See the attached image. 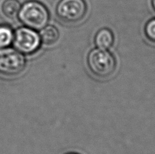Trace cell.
Segmentation results:
<instances>
[{
    "label": "cell",
    "instance_id": "6da1fadb",
    "mask_svg": "<svg viewBox=\"0 0 155 154\" xmlns=\"http://www.w3.org/2000/svg\"><path fill=\"white\" fill-rule=\"evenodd\" d=\"M87 65L93 75L106 79L114 73L116 67L114 55L106 50L93 49L88 54Z\"/></svg>",
    "mask_w": 155,
    "mask_h": 154
},
{
    "label": "cell",
    "instance_id": "7a4b0ae2",
    "mask_svg": "<svg viewBox=\"0 0 155 154\" xmlns=\"http://www.w3.org/2000/svg\"><path fill=\"white\" fill-rule=\"evenodd\" d=\"M18 18L25 26L34 30H41L46 26L49 20L47 8L40 2L29 1L22 5Z\"/></svg>",
    "mask_w": 155,
    "mask_h": 154
},
{
    "label": "cell",
    "instance_id": "3957f363",
    "mask_svg": "<svg viewBox=\"0 0 155 154\" xmlns=\"http://www.w3.org/2000/svg\"><path fill=\"white\" fill-rule=\"evenodd\" d=\"M26 66L23 54L15 48H0V74L15 76L22 73Z\"/></svg>",
    "mask_w": 155,
    "mask_h": 154
},
{
    "label": "cell",
    "instance_id": "277c9868",
    "mask_svg": "<svg viewBox=\"0 0 155 154\" xmlns=\"http://www.w3.org/2000/svg\"><path fill=\"white\" fill-rule=\"evenodd\" d=\"M87 10L84 0H61L56 13L61 21L67 24H75L82 21Z\"/></svg>",
    "mask_w": 155,
    "mask_h": 154
},
{
    "label": "cell",
    "instance_id": "5b68a950",
    "mask_svg": "<svg viewBox=\"0 0 155 154\" xmlns=\"http://www.w3.org/2000/svg\"><path fill=\"white\" fill-rule=\"evenodd\" d=\"M12 43L15 48L22 54H31L39 50L41 42L40 35L34 29L23 27L14 33Z\"/></svg>",
    "mask_w": 155,
    "mask_h": 154
},
{
    "label": "cell",
    "instance_id": "8992f818",
    "mask_svg": "<svg viewBox=\"0 0 155 154\" xmlns=\"http://www.w3.org/2000/svg\"><path fill=\"white\" fill-rule=\"evenodd\" d=\"M95 44L99 49L107 50L114 42V37L111 30L104 28L97 33L95 37Z\"/></svg>",
    "mask_w": 155,
    "mask_h": 154
},
{
    "label": "cell",
    "instance_id": "52a82bcc",
    "mask_svg": "<svg viewBox=\"0 0 155 154\" xmlns=\"http://www.w3.org/2000/svg\"><path fill=\"white\" fill-rule=\"evenodd\" d=\"M41 42L46 46H52L59 39V32L56 27L48 25L41 29L40 34Z\"/></svg>",
    "mask_w": 155,
    "mask_h": 154
},
{
    "label": "cell",
    "instance_id": "ba28073f",
    "mask_svg": "<svg viewBox=\"0 0 155 154\" xmlns=\"http://www.w3.org/2000/svg\"><path fill=\"white\" fill-rule=\"evenodd\" d=\"M20 9L21 4L17 0H5L2 5L3 14L10 19L17 17Z\"/></svg>",
    "mask_w": 155,
    "mask_h": 154
},
{
    "label": "cell",
    "instance_id": "9c48e42d",
    "mask_svg": "<svg viewBox=\"0 0 155 154\" xmlns=\"http://www.w3.org/2000/svg\"><path fill=\"white\" fill-rule=\"evenodd\" d=\"M14 39L12 29L8 25H0V48L9 47Z\"/></svg>",
    "mask_w": 155,
    "mask_h": 154
},
{
    "label": "cell",
    "instance_id": "30bf717a",
    "mask_svg": "<svg viewBox=\"0 0 155 154\" xmlns=\"http://www.w3.org/2000/svg\"><path fill=\"white\" fill-rule=\"evenodd\" d=\"M144 33L146 37L149 41L155 43V18L151 19L146 23Z\"/></svg>",
    "mask_w": 155,
    "mask_h": 154
},
{
    "label": "cell",
    "instance_id": "8fae6325",
    "mask_svg": "<svg viewBox=\"0 0 155 154\" xmlns=\"http://www.w3.org/2000/svg\"><path fill=\"white\" fill-rule=\"evenodd\" d=\"M152 5H153V9L155 11V0H152Z\"/></svg>",
    "mask_w": 155,
    "mask_h": 154
},
{
    "label": "cell",
    "instance_id": "7c38bea8",
    "mask_svg": "<svg viewBox=\"0 0 155 154\" xmlns=\"http://www.w3.org/2000/svg\"><path fill=\"white\" fill-rule=\"evenodd\" d=\"M66 154H78V153H66Z\"/></svg>",
    "mask_w": 155,
    "mask_h": 154
}]
</instances>
